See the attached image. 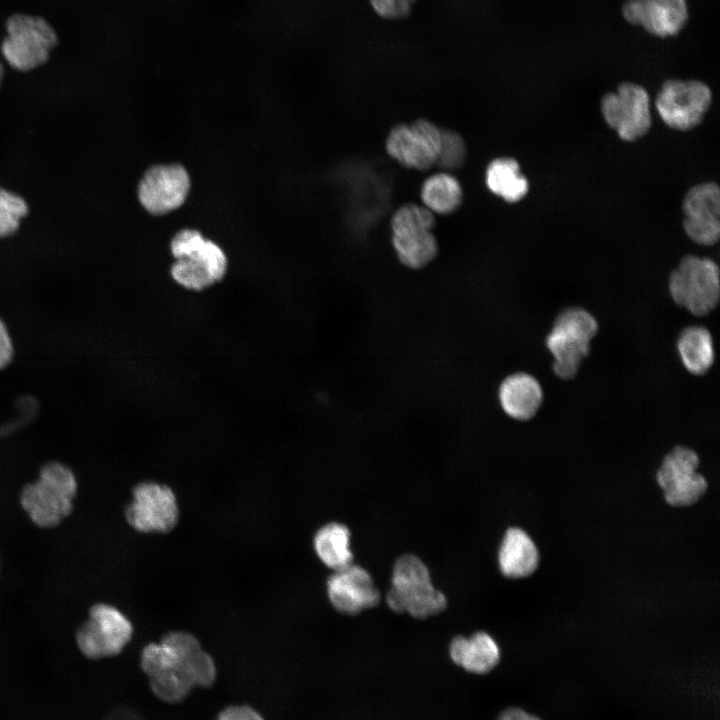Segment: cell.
Masks as SVG:
<instances>
[{
	"mask_svg": "<svg viewBox=\"0 0 720 720\" xmlns=\"http://www.w3.org/2000/svg\"><path fill=\"white\" fill-rule=\"evenodd\" d=\"M416 0H370L373 10L385 19L397 20L407 17Z\"/></svg>",
	"mask_w": 720,
	"mask_h": 720,
	"instance_id": "cell-29",
	"label": "cell"
},
{
	"mask_svg": "<svg viewBox=\"0 0 720 720\" xmlns=\"http://www.w3.org/2000/svg\"><path fill=\"white\" fill-rule=\"evenodd\" d=\"M485 182L493 194L509 203L520 201L529 189L518 162L509 157L496 158L488 164Z\"/></svg>",
	"mask_w": 720,
	"mask_h": 720,
	"instance_id": "cell-22",
	"label": "cell"
},
{
	"mask_svg": "<svg viewBox=\"0 0 720 720\" xmlns=\"http://www.w3.org/2000/svg\"><path fill=\"white\" fill-rule=\"evenodd\" d=\"M3 78H4V66H3V64L0 62V86H1V84H2Z\"/></svg>",
	"mask_w": 720,
	"mask_h": 720,
	"instance_id": "cell-33",
	"label": "cell"
},
{
	"mask_svg": "<svg viewBox=\"0 0 720 720\" xmlns=\"http://www.w3.org/2000/svg\"><path fill=\"white\" fill-rule=\"evenodd\" d=\"M699 463L697 453L685 446H676L664 456L656 479L668 504L689 506L706 492L708 483L697 472Z\"/></svg>",
	"mask_w": 720,
	"mask_h": 720,
	"instance_id": "cell-12",
	"label": "cell"
},
{
	"mask_svg": "<svg viewBox=\"0 0 720 720\" xmlns=\"http://www.w3.org/2000/svg\"><path fill=\"white\" fill-rule=\"evenodd\" d=\"M683 227L688 237L700 245L711 246L720 234V192L714 182L690 188L682 204Z\"/></svg>",
	"mask_w": 720,
	"mask_h": 720,
	"instance_id": "cell-15",
	"label": "cell"
},
{
	"mask_svg": "<svg viewBox=\"0 0 720 720\" xmlns=\"http://www.w3.org/2000/svg\"><path fill=\"white\" fill-rule=\"evenodd\" d=\"M178 504L172 489L154 481H143L132 489L126 506L128 524L141 533H167L178 521Z\"/></svg>",
	"mask_w": 720,
	"mask_h": 720,
	"instance_id": "cell-10",
	"label": "cell"
},
{
	"mask_svg": "<svg viewBox=\"0 0 720 720\" xmlns=\"http://www.w3.org/2000/svg\"><path fill=\"white\" fill-rule=\"evenodd\" d=\"M1 52L15 70L31 71L43 65L58 43L54 28L40 16L16 13L6 23Z\"/></svg>",
	"mask_w": 720,
	"mask_h": 720,
	"instance_id": "cell-5",
	"label": "cell"
},
{
	"mask_svg": "<svg viewBox=\"0 0 720 720\" xmlns=\"http://www.w3.org/2000/svg\"><path fill=\"white\" fill-rule=\"evenodd\" d=\"M434 214L424 206L405 204L392 216V245L399 261L410 269H421L438 253L433 228Z\"/></svg>",
	"mask_w": 720,
	"mask_h": 720,
	"instance_id": "cell-7",
	"label": "cell"
},
{
	"mask_svg": "<svg viewBox=\"0 0 720 720\" xmlns=\"http://www.w3.org/2000/svg\"><path fill=\"white\" fill-rule=\"evenodd\" d=\"M597 331L596 318L584 308L568 307L556 316L545 343L553 355V371L559 378L569 380L576 376L590 353Z\"/></svg>",
	"mask_w": 720,
	"mask_h": 720,
	"instance_id": "cell-4",
	"label": "cell"
},
{
	"mask_svg": "<svg viewBox=\"0 0 720 720\" xmlns=\"http://www.w3.org/2000/svg\"><path fill=\"white\" fill-rule=\"evenodd\" d=\"M195 687L209 688L215 681L217 669L212 657L202 648L188 656L179 668Z\"/></svg>",
	"mask_w": 720,
	"mask_h": 720,
	"instance_id": "cell-27",
	"label": "cell"
},
{
	"mask_svg": "<svg viewBox=\"0 0 720 720\" xmlns=\"http://www.w3.org/2000/svg\"><path fill=\"white\" fill-rule=\"evenodd\" d=\"M452 661L468 672L486 674L496 667L500 650L496 641L486 632L479 631L470 637L456 636L450 643Z\"/></svg>",
	"mask_w": 720,
	"mask_h": 720,
	"instance_id": "cell-19",
	"label": "cell"
},
{
	"mask_svg": "<svg viewBox=\"0 0 720 720\" xmlns=\"http://www.w3.org/2000/svg\"><path fill=\"white\" fill-rule=\"evenodd\" d=\"M467 157L463 137L454 130L441 128V143L436 165L444 172L461 168Z\"/></svg>",
	"mask_w": 720,
	"mask_h": 720,
	"instance_id": "cell-28",
	"label": "cell"
},
{
	"mask_svg": "<svg viewBox=\"0 0 720 720\" xmlns=\"http://www.w3.org/2000/svg\"><path fill=\"white\" fill-rule=\"evenodd\" d=\"M133 635L131 621L115 606L95 603L76 630L75 640L87 658L99 660L120 654Z\"/></svg>",
	"mask_w": 720,
	"mask_h": 720,
	"instance_id": "cell-8",
	"label": "cell"
},
{
	"mask_svg": "<svg viewBox=\"0 0 720 720\" xmlns=\"http://www.w3.org/2000/svg\"><path fill=\"white\" fill-rule=\"evenodd\" d=\"M677 350L682 364L693 375H704L714 363L713 339L706 327H686L677 339Z\"/></svg>",
	"mask_w": 720,
	"mask_h": 720,
	"instance_id": "cell-21",
	"label": "cell"
},
{
	"mask_svg": "<svg viewBox=\"0 0 720 720\" xmlns=\"http://www.w3.org/2000/svg\"><path fill=\"white\" fill-rule=\"evenodd\" d=\"M150 679L152 693L161 701L176 704L183 701L194 686L179 669L164 672Z\"/></svg>",
	"mask_w": 720,
	"mask_h": 720,
	"instance_id": "cell-25",
	"label": "cell"
},
{
	"mask_svg": "<svg viewBox=\"0 0 720 720\" xmlns=\"http://www.w3.org/2000/svg\"><path fill=\"white\" fill-rule=\"evenodd\" d=\"M711 100V90L704 82L669 79L658 92L656 108L667 126L684 131L702 121Z\"/></svg>",
	"mask_w": 720,
	"mask_h": 720,
	"instance_id": "cell-9",
	"label": "cell"
},
{
	"mask_svg": "<svg viewBox=\"0 0 720 720\" xmlns=\"http://www.w3.org/2000/svg\"><path fill=\"white\" fill-rule=\"evenodd\" d=\"M386 602L394 612H407L417 619L434 616L447 607V599L433 586L428 568L413 554H404L394 563Z\"/></svg>",
	"mask_w": 720,
	"mask_h": 720,
	"instance_id": "cell-3",
	"label": "cell"
},
{
	"mask_svg": "<svg viewBox=\"0 0 720 720\" xmlns=\"http://www.w3.org/2000/svg\"><path fill=\"white\" fill-rule=\"evenodd\" d=\"M175 261L170 267L171 278L180 287L200 292L221 281L228 268L222 248L194 229L177 232L170 242Z\"/></svg>",
	"mask_w": 720,
	"mask_h": 720,
	"instance_id": "cell-2",
	"label": "cell"
},
{
	"mask_svg": "<svg viewBox=\"0 0 720 720\" xmlns=\"http://www.w3.org/2000/svg\"><path fill=\"white\" fill-rule=\"evenodd\" d=\"M215 720H265L249 705H230L221 710Z\"/></svg>",
	"mask_w": 720,
	"mask_h": 720,
	"instance_id": "cell-31",
	"label": "cell"
},
{
	"mask_svg": "<svg viewBox=\"0 0 720 720\" xmlns=\"http://www.w3.org/2000/svg\"><path fill=\"white\" fill-rule=\"evenodd\" d=\"M441 143V128L419 119L394 126L386 138L388 155L400 165L426 171L436 165Z\"/></svg>",
	"mask_w": 720,
	"mask_h": 720,
	"instance_id": "cell-13",
	"label": "cell"
},
{
	"mask_svg": "<svg viewBox=\"0 0 720 720\" xmlns=\"http://www.w3.org/2000/svg\"><path fill=\"white\" fill-rule=\"evenodd\" d=\"M28 211L25 199L0 187V238L15 234Z\"/></svg>",
	"mask_w": 720,
	"mask_h": 720,
	"instance_id": "cell-26",
	"label": "cell"
},
{
	"mask_svg": "<svg viewBox=\"0 0 720 720\" xmlns=\"http://www.w3.org/2000/svg\"><path fill=\"white\" fill-rule=\"evenodd\" d=\"M327 594L332 606L346 615H357L381 601L369 572L354 564L334 571L327 580Z\"/></svg>",
	"mask_w": 720,
	"mask_h": 720,
	"instance_id": "cell-17",
	"label": "cell"
},
{
	"mask_svg": "<svg viewBox=\"0 0 720 720\" xmlns=\"http://www.w3.org/2000/svg\"><path fill=\"white\" fill-rule=\"evenodd\" d=\"M313 545L319 559L334 571L352 564L350 531L344 524L331 522L319 528Z\"/></svg>",
	"mask_w": 720,
	"mask_h": 720,
	"instance_id": "cell-23",
	"label": "cell"
},
{
	"mask_svg": "<svg viewBox=\"0 0 720 720\" xmlns=\"http://www.w3.org/2000/svg\"><path fill=\"white\" fill-rule=\"evenodd\" d=\"M621 12L626 22L661 39L678 35L689 18L686 0H626Z\"/></svg>",
	"mask_w": 720,
	"mask_h": 720,
	"instance_id": "cell-16",
	"label": "cell"
},
{
	"mask_svg": "<svg viewBox=\"0 0 720 720\" xmlns=\"http://www.w3.org/2000/svg\"><path fill=\"white\" fill-rule=\"evenodd\" d=\"M15 346L6 322L0 317V371L14 360Z\"/></svg>",
	"mask_w": 720,
	"mask_h": 720,
	"instance_id": "cell-30",
	"label": "cell"
},
{
	"mask_svg": "<svg viewBox=\"0 0 720 720\" xmlns=\"http://www.w3.org/2000/svg\"><path fill=\"white\" fill-rule=\"evenodd\" d=\"M498 563L502 574L511 579L531 575L539 563L536 545L520 528H509L502 539Z\"/></svg>",
	"mask_w": 720,
	"mask_h": 720,
	"instance_id": "cell-20",
	"label": "cell"
},
{
	"mask_svg": "<svg viewBox=\"0 0 720 720\" xmlns=\"http://www.w3.org/2000/svg\"><path fill=\"white\" fill-rule=\"evenodd\" d=\"M78 482L66 464L52 460L44 463L34 482L25 484L19 495L20 505L40 528H55L74 509Z\"/></svg>",
	"mask_w": 720,
	"mask_h": 720,
	"instance_id": "cell-1",
	"label": "cell"
},
{
	"mask_svg": "<svg viewBox=\"0 0 720 720\" xmlns=\"http://www.w3.org/2000/svg\"><path fill=\"white\" fill-rule=\"evenodd\" d=\"M190 191V177L179 164L150 167L138 185V199L152 215H164L178 209Z\"/></svg>",
	"mask_w": 720,
	"mask_h": 720,
	"instance_id": "cell-14",
	"label": "cell"
},
{
	"mask_svg": "<svg viewBox=\"0 0 720 720\" xmlns=\"http://www.w3.org/2000/svg\"><path fill=\"white\" fill-rule=\"evenodd\" d=\"M668 287L678 306L695 316H706L719 303V268L709 258L685 255L670 273Z\"/></svg>",
	"mask_w": 720,
	"mask_h": 720,
	"instance_id": "cell-6",
	"label": "cell"
},
{
	"mask_svg": "<svg viewBox=\"0 0 720 720\" xmlns=\"http://www.w3.org/2000/svg\"><path fill=\"white\" fill-rule=\"evenodd\" d=\"M601 111L606 123L625 141L641 138L651 127L649 94L633 82H623L615 92L606 93Z\"/></svg>",
	"mask_w": 720,
	"mask_h": 720,
	"instance_id": "cell-11",
	"label": "cell"
},
{
	"mask_svg": "<svg viewBox=\"0 0 720 720\" xmlns=\"http://www.w3.org/2000/svg\"><path fill=\"white\" fill-rule=\"evenodd\" d=\"M497 720H542L518 707H509L503 710Z\"/></svg>",
	"mask_w": 720,
	"mask_h": 720,
	"instance_id": "cell-32",
	"label": "cell"
},
{
	"mask_svg": "<svg viewBox=\"0 0 720 720\" xmlns=\"http://www.w3.org/2000/svg\"><path fill=\"white\" fill-rule=\"evenodd\" d=\"M498 399L503 411L512 419H532L543 402V390L531 374L517 372L507 376L498 389Z\"/></svg>",
	"mask_w": 720,
	"mask_h": 720,
	"instance_id": "cell-18",
	"label": "cell"
},
{
	"mask_svg": "<svg viewBox=\"0 0 720 720\" xmlns=\"http://www.w3.org/2000/svg\"><path fill=\"white\" fill-rule=\"evenodd\" d=\"M420 195L424 207L441 215L456 211L463 200L460 182L444 171L428 177L422 184Z\"/></svg>",
	"mask_w": 720,
	"mask_h": 720,
	"instance_id": "cell-24",
	"label": "cell"
}]
</instances>
